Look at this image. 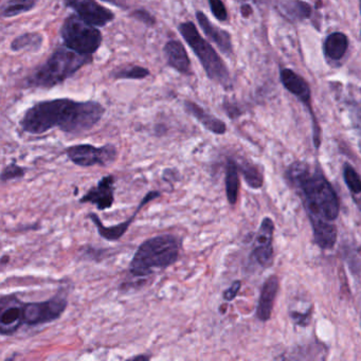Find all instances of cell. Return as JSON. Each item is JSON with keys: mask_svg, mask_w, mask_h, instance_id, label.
Masks as SVG:
<instances>
[{"mask_svg": "<svg viewBox=\"0 0 361 361\" xmlns=\"http://www.w3.org/2000/svg\"><path fill=\"white\" fill-rule=\"evenodd\" d=\"M279 290V279L276 276H270L261 291L259 304H257V316L261 321L269 320L274 310V299Z\"/></svg>", "mask_w": 361, "mask_h": 361, "instance_id": "obj_18", "label": "cell"}, {"mask_svg": "<svg viewBox=\"0 0 361 361\" xmlns=\"http://www.w3.org/2000/svg\"><path fill=\"white\" fill-rule=\"evenodd\" d=\"M92 63V56L78 54L65 45L60 46L44 64L26 78L25 87L43 90L56 87Z\"/></svg>", "mask_w": 361, "mask_h": 361, "instance_id": "obj_3", "label": "cell"}, {"mask_svg": "<svg viewBox=\"0 0 361 361\" xmlns=\"http://www.w3.org/2000/svg\"><path fill=\"white\" fill-rule=\"evenodd\" d=\"M130 359H134V360H139V359H143V360H149V357L145 356V355H139V356H134Z\"/></svg>", "mask_w": 361, "mask_h": 361, "instance_id": "obj_34", "label": "cell"}, {"mask_svg": "<svg viewBox=\"0 0 361 361\" xmlns=\"http://www.w3.org/2000/svg\"><path fill=\"white\" fill-rule=\"evenodd\" d=\"M293 187L301 192L310 221H333L339 215V198L324 175L304 162L291 164L287 172Z\"/></svg>", "mask_w": 361, "mask_h": 361, "instance_id": "obj_2", "label": "cell"}, {"mask_svg": "<svg viewBox=\"0 0 361 361\" xmlns=\"http://www.w3.org/2000/svg\"><path fill=\"white\" fill-rule=\"evenodd\" d=\"M314 229V242L322 249H331L337 240V228L331 221L323 219L310 221Z\"/></svg>", "mask_w": 361, "mask_h": 361, "instance_id": "obj_19", "label": "cell"}, {"mask_svg": "<svg viewBox=\"0 0 361 361\" xmlns=\"http://www.w3.org/2000/svg\"><path fill=\"white\" fill-rule=\"evenodd\" d=\"M64 45L78 54L92 56L102 46L103 37L96 26L82 20L78 14H71L61 28Z\"/></svg>", "mask_w": 361, "mask_h": 361, "instance_id": "obj_6", "label": "cell"}, {"mask_svg": "<svg viewBox=\"0 0 361 361\" xmlns=\"http://www.w3.org/2000/svg\"><path fill=\"white\" fill-rule=\"evenodd\" d=\"M348 48V39L344 33L334 32L325 39L323 50L327 60L338 62L343 58Z\"/></svg>", "mask_w": 361, "mask_h": 361, "instance_id": "obj_20", "label": "cell"}, {"mask_svg": "<svg viewBox=\"0 0 361 361\" xmlns=\"http://www.w3.org/2000/svg\"><path fill=\"white\" fill-rule=\"evenodd\" d=\"M281 82L293 96L297 97L304 105L310 109V88L307 82L290 69L281 71Z\"/></svg>", "mask_w": 361, "mask_h": 361, "instance_id": "obj_17", "label": "cell"}, {"mask_svg": "<svg viewBox=\"0 0 361 361\" xmlns=\"http://www.w3.org/2000/svg\"><path fill=\"white\" fill-rule=\"evenodd\" d=\"M25 303L16 295H1L0 299V334L13 335L25 324Z\"/></svg>", "mask_w": 361, "mask_h": 361, "instance_id": "obj_9", "label": "cell"}, {"mask_svg": "<svg viewBox=\"0 0 361 361\" xmlns=\"http://www.w3.org/2000/svg\"><path fill=\"white\" fill-rule=\"evenodd\" d=\"M68 300L62 291L42 302H31L25 303L24 319L25 324L28 326L47 324L58 320L66 312Z\"/></svg>", "mask_w": 361, "mask_h": 361, "instance_id": "obj_7", "label": "cell"}, {"mask_svg": "<svg viewBox=\"0 0 361 361\" xmlns=\"http://www.w3.org/2000/svg\"><path fill=\"white\" fill-rule=\"evenodd\" d=\"M343 178L346 187L350 190L353 195H360L361 194V177L350 164H345L343 168Z\"/></svg>", "mask_w": 361, "mask_h": 361, "instance_id": "obj_27", "label": "cell"}, {"mask_svg": "<svg viewBox=\"0 0 361 361\" xmlns=\"http://www.w3.org/2000/svg\"><path fill=\"white\" fill-rule=\"evenodd\" d=\"M105 109L96 101L54 99L42 101L27 109L20 128L31 135H42L54 128L79 135L94 128L102 120Z\"/></svg>", "mask_w": 361, "mask_h": 361, "instance_id": "obj_1", "label": "cell"}, {"mask_svg": "<svg viewBox=\"0 0 361 361\" xmlns=\"http://www.w3.org/2000/svg\"><path fill=\"white\" fill-rule=\"evenodd\" d=\"M196 20H197L198 25H200L206 37L212 43H214L223 54H225L226 56H231L232 52H233L231 35L227 31L223 30V29L211 23L208 16L204 12H196Z\"/></svg>", "mask_w": 361, "mask_h": 361, "instance_id": "obj_14", "label": "cell"}, {"mask_svg": "<svg viewBox=\"0 0 361 361\" xmlns=\"http://www.w3.org/2000/svg\"><path fill=\"white\" fill-rule=\"evenodd\" d=\"M166 64L181 75H189L192 73L191 60L183 44L179 41H169L164 47Z\"/></svg>", "mask_w": 361, "mask_h": 361, "instance_id": "obj_15", "label": "cell"}, {"mask_svg": "<svg viewBox=\"0 0 361 361\" xmlns=\"http://www.w3.org/2000/svg\"><path fill=\"white\" fill-rule=\"evenodd\" d=\"M284 10L288 16L297 20H306L312 14V7L310 4L305 3L303 0H293L286 4L284 6Z\"/></svg>", "mask_w": 361, "mask_h": 361, "instance_id": "obj_25", "label": "cell"}, {"mask_svg": "<svg viewBox=\"0 0 361 361\" xmlns=\"http://www.w3.org/2000/svg\"><path fill=\"white\" fill-rule=\"evenodd\" d=\"M359 4H360V13H361V0H359Z\"/></svg>", "mask_w": 361, "mask_h": 361, "instance_id": "obj_35", "label": "cell"}, {"mask_svg": "<svg viewBox=\"0 0 361 361\" xmlns=\"http://www.w3.org/2000/svg\"><path fill=\"white\" fill-rule=\"evenodd\" d=\"M65 6L71 8L82 20L92 26L105 27L115 20L113 11L99 4L97 0H64Z\"/></svg>", "mask_w": 361, "mask_h": 361, "instance_id": "obj_10", "label": "cell"}, {"mask_svg": "<svg viewBox=\"0 0 361 361\" xmlns=\"http://www.w3.org/2000/svg\"><path fill=\"white\" fill-rule=\"evenodd\" d=\"M209 7L213 16L219 22H226L228 20V12L221 0H209Z\"/></svg>", "mask_w": 361, "mask_h": 361, "instance_id": "obj_29", "label": "cell"}, {"mask_svg": "<svg viewBox=\"0 0 361 361\" xmlns=\"http://www.w3.org/2000/svg\"><path fill=\"white\" fill-rule=\"evenodd\" d=\"M274 224L269 217H266L262 221L255 240V248L253 257L257 263L263 267H269L274 263V247H272V236H274Z\"/></svg>", "mask_w": 361, "mask_h": 361, "instance_id": "obj_13", "label": "cell"}, {"mask_svg": "<svg viewBox=\"0 0 361 361\" xmlns=\"http://www.w3.org/2000/svg\"><path fill=\"white\" fill-rule=\"evenodd\" d=\"M238 170L242 172L247 185L252 189H259L263 185V176L257 166L250 164L238 166Z\"/></svg>", "mask_w": 361, "mask_h": 361, "instance_id": "obj_26", "label": "cell"}, {"mask_svg": "<svg viewBox=\"0 0 361 361\" xmlns=\"http://www.w3.org/2000/svg\"><path fill=\"white\" fill-rule=\"evenodd\" d=\"M183 106H185V113L189 114L191 117L197 120L209 132L215 135H224L227 132V126H226L225 122L221 121V119L215 117L212 114L208 113L197 103L185 101Z\"/></svg>", "mask_w": 361, "mask_h": 361, "instance_id": "obj_16", "label": "cell"}, {"mask_svg": "<svg viewBox=\"0 0 361 361\" xmlns=\"http://www.w3.org/2000/svg\"><path fill=\"white\" fill-rule=\"evenodd\" d=\"M160 196H161V193H160L159 191H149V193L142 198L140 204H139L138 208H137V210L135 211L132 216L128 217V219H126L123 223L111 226V227H106L96 213H90L87 217L94 224V226H96L101 238L109 240V242H117V240H119L120 238L126 233V231H128V228L130 227V225H132L133 221H135L139 212H140L147 204L153 202L156 198L160 197Z\"/></svg>", "mask_w": 361, "mask_h": 361, "instance_id": "obj_11", "label": "cell"}, {"mask_svg": "<svg viewBox=\"0 0 361 361\" xmlns=\"http://www.w3.org/2000/svg\"><path fill=\"white\" fill-rule=\"evenodd\" d=\"M240 10H242L243 16H245V18H248V16H250V13H251L250 6H248V5L242 6V8H240Z\"/></svg>", "mask_w": 361, "mask_h": 361, "instance_id": "obj_33", "label": "cell"}, {"mask_svg": "<svg viewBox=\"0 0 361 361\" xmlns=\"http://www.w3.org/2000/svg\"><path fill=\"white\" fill-rule=\"evenodd\" d=\"M81 204H92L100 211L107 210L115 202V177L106 175L98 181L97 185L90 188L80 200Z\"/></svg>", "mask_w": 361, "mask_h": 361, "instance_id": "obj_12", "label": "cell"}, {"mask_svg": "<svg viewBox=\"0 0 361 361\" xmlns=\"http://www.w3.org/2000/svg\"><path fill=\"white\" fill-rule=\"evenodd\" d=\"M183 240L173 234H160L145 240L130 263V274L135 278H145L155 269H166L174 265L180 257Z\"/></svg>", "mask_w": 361, "mask_h": 361, "instance_id": "obj_4", "label": "cell"}, {"mask_svg": "<svg viewBox=\"0 0 361 361\" xmlns=\"http://www.w3.org/2000/svg\"><path fill=\"white\" fill-rule=\"evenodd\" d=\"M66 154L75 166L90 168V166H111L117 160V147L113 145L94 147L92 145H78L67 147Z\"/></svg>", "mask_w": 361, "mask_h": 361, "instance_id": "obj_8", "label": "cell"}, {"mask_svg": "<svg viewBox=\"0 0 361 361\" xmlns=\"http://www.w3.org/2000/svg\"><path fill=\"white\" fill-rule=\"evenodd\" d=\"M240 286H242V283H240V281H235V282L232 283L231 286L224 291V299H225L226 301L229 302L232 301L233 299H235L238 291H240Z\"/></svg>", "mask_w": 361, "mask_h": 361, "instance_id": "obj_31", "label": "cell"}, {"mask_svg": "<svg viewBox=\"0 0 361 361\" xmlns=\"http://www.w3.org/2000/svg\"><path fill=\"white\" fill-rule=\"evenodd\" d=\"M44 37L37 32H28L16 37L11 43L12 51L37 52L43 47Z\"/></svg>", "mask_w": 361, "mask_h": 361, "instance_id": "obj_22", "label": "cell"}, {"mask_svg": "<svg viewBox=\"0 0 361 361\" xmlns=\"http://www.w3.org/2000/svg\"><path fill=\"white\" fill-rule=\"evenodd\" d=\"M178 31L185 43L197 56L209 79L212 80L225 90H231V75L228 71L227 65L215 51L212 45L200 35L194 23H181L178 26Z\"/></svg>", "mask_w": 361, "mask_h": 361, "instance_id": "obj_5", "label": "cell"}, {"mask_svg": "<svg viewBox=\"0 0 361 361\" xmlns=\"http://www.w3.org/2000/svg\"><path fill=\"white\" fill-rule=\"evenodd\" d=\"M238 166L234 160L229 159L226 166V195L230 204L238 202V190H240V176Z\"/></svg>", "mask_w": 361, "mask_h": 361, "instance_id": "obj_21", "label": "cell"}, {"mask_svg": "<svg viewBox=\"0 0 361 361\" xmlns=\"http://www.w3.org/2000/svg\"><path fill=\"white\" fill-rule=\"evenodd\" d=\"M39 0H6L1 5V18H12L30 12L37 7Z\"/></svg>", "mask_w": 361, "mask_h": 361, "instance_id": "obj_23", "label": "cell"}, {"mask_svg": "<svg viewBox=\"0 0 361 361\" xmlns=\"http://www.w3.org/2000/svg\"><path fill=\"white\" fill-rule=\"evenodd\" d=\"M130 16L138 22L142 23L145 26L154 27L156 25V18L145 9L135 10L130 13Z\"/></svg>", "mask_w": 361, "mask_h": 361, "instance_id": "obj_30", "label": "cell"}, {"mask_svg": "<svg viewBox=\"0 0 361 361\" xmlns=\"http://www.w3.org/2000/svg\"><path fill=\"white\" fill-rule=\"evenodd\" d=\"M151 75V71L138 65H126L111 73V77L117 80H145Z\"/></svg>", "mask_w": 361, "mask_h": 361, "instance_id": "obj_24", "label": "cell"}, {"mask_svg": "<svg viewBox=\"0 0 361 361\" xmlns=\"http://www.w3.org/2000/svg\"><path fill=\"white\" fill-rule=\"evenodd\" d=\"M105 3L111 4L115 7L121 8V9L126 10L128 8V0H102Z\"/></svg>", "mask_w": 361, "mask_h": 361, "instance_id": "obj_32", "label": "cell"}, {"mask_svg": "<svg viewBox=\"0 0 361 361\" xmlns=\"http://www.w3.org/2000/svg\"><path fill=\"white\" fill-rule=\"evenodd\" d=\"M26 174V170L23 166H18L16 162L8 164L3 172H1V181L6 183V181L14 180V179L23 178Z\"/></svg>", "mask_w": 361, "mask_h": 361, "instance_id": "obj_28", "label": "cell"}]
</instances>
